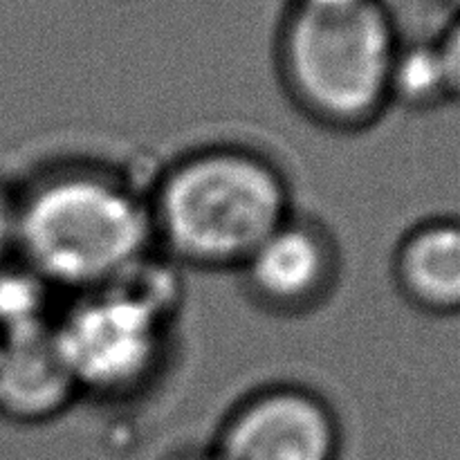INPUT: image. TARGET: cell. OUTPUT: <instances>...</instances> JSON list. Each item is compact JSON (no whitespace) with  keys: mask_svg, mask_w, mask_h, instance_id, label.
Segmentation results:
<instances>
[{"mask_svg":"<svg viewBox=\"0 0 460 460\" xmlns=\"http://www.w3.org/2000/svg\"><path fill=\"white\" fill-rule=\"evenodd\" d=\"M13 254L52 290H99L155 250L146 191L90 160L39 171L13 191Z\"/></svg>","mask_w":460,"mask_h":460,"instance_id":"6da1fadb","label":"cell"},{"mask_svg":"<svg viewBox=\"0 0 460 460\" xmlns=\"http://www.w3.org/2000/svg\"><path fill=\"white\" fill-rule=\"evenodd\" d=\"M155 250L173 265L238 272L295 214L286 171L243 144H209L175 157L146 191Z\"/></svg>","mask_w":460,"mask_h":460,"instance_id":"7a4b0ae2","label":"cell"},{"mask_svg":"<svg viewBox=\"0 0 460 460\" xmlns=\"http://www.w3.org/2000/svg\"><path fill=\"white\" fill-rule=\"evenodd\" d=\"M400 43L385 0H290L277 34L279 79L313 124L362 133L391 108Z\"/></svg>","mask_w":460,"mask_h":460,"instance_id":"3957f363","label":"cell"},{"mask_svg":"<svg viewBox=\"0 0 460 460\" xmlns=\"http://www.w3.org/2000/svg\"><path fill=\"white\" fill-rule=\"evenodd\" d=\"M173 304L139 265L112 286L75 295L52 331L79 395L126 400L146 391L164 367Z\"/></svg>","mask_w":460,"mask_h":460,"instance_id":"277c9868","label":"cell"},{"mask_svg":"<svg viewBox=\"0 0 460 460\" xmlns=\"http://www.w3.org/2000/svg\"><path fill=\"white\" fill-rule=\"evenodd\" d=\"M341 447L332 404L301 385H268L247 394L209 445L218 460H340Z\"/></svg>","mask_w":460,"mask_h":460,"instance_id":"5b68a950","label":"cell"},{"mask_svg":"<svg viewBox=\"0 0 460 460\" xmlns=\"http://www.w3.org/2000/svg\"><path fill=\"white\" fill-rule=\"evenodd\" d=\"M236 274L259 310L274 317H305L323 308L340 286V243L322 220L295 211Z\"/></svg>","mask_w":460,"mask_h":460,"instance_id":"8992f818","label":"cell"},{"mask_svg":"<svg viewBox=\"0 0 460 460\" xmlns=\"http://www.w3.org/2000/svg\"><path fill=\"white\" fill-rule=\"evenodd\" d=\"M79 395L49 323L0 337V416L39 425Z\"/></svg>","mask_w":460,"mask_h":460,"instance_id":"52a82bcc","label":"cell"},{"mask_svg":"<svg viewBox=\"0 0 460 460\" xmlns=\"http://www.w3.org/2000/svg\"><path fill=\"white\" fill-rule=\"evenodd\" d=\"M391 277L418 313L460 314V216H434L413 225L395 245Z\"/></svg>","mask_w":460,"mask_h":460,"instance_id":"ba28073f","label":"cell"},{"mask_svg":"<svg viewBox=\"0 0 460 460\" xmlns=\"http://www.w3.org/2000/svg\"><path fill=\"white\" fill-rule=\"evenodd\" d=\"M391 108L434 111L449 103L447 79L436 40H402L389 76Z\"/></svg>","mask_w":460,"mask_h":460,"instance_id":"9c48e42d","label":"cell"},{"mask_svg":"<svg viewBox=\"0 0 460 460\" xmlns=\"http://www.w3.org/2000/svg\"><path fill=\"white\" fill-rule=\"evenodd\" d=\"M434 40L447 79L449 103H460V13Z\"/></svg>","mask_w":460,"mask_h":460,"instance_id":"30bf717a","label":"cell"},{"mask_svg":"<svg viewBox=\"0 0 460 460\" xmlns=\"http://www.w3.org/2000/svg\"><path fill=\"white\" fill-rule=\"evenodd\" d=\"M13 227H16V202L13 191L0 182V263L13 254Z\"/></svg>","mask_w":460,"mask_h":460,"instance_id":"8fae6325","label":"cell"},{"mask_svg":"<svg viewBox=\"0 0 460 460\" xmlns=\"http://www.w3.org/2000/svg\"><path fill=\"white\" fill-rule=\"evenodd\" d=\"M166 460H218L214 456V452L209 449V445L202 449H182V452L173 454L171 458Z\"/></svg>","mask_w":460,"mask_h":460,"instance_id":"7c38bea8","label":"cell"},{"mask_svg":"<svg viewBox=\"0 0 460 460\" xmlns=\"http://www.w3.org/2000/svg\"><path fill=\"white\" fill-rule=\"evenodd\" d=\"M443 4H447L449 9H454V12L460 13V0H440Z\"/></svg>","mask_w":460,"mask_h":460,"instance_id":"4fadbf2b","label":"cell"}]
</instances>
